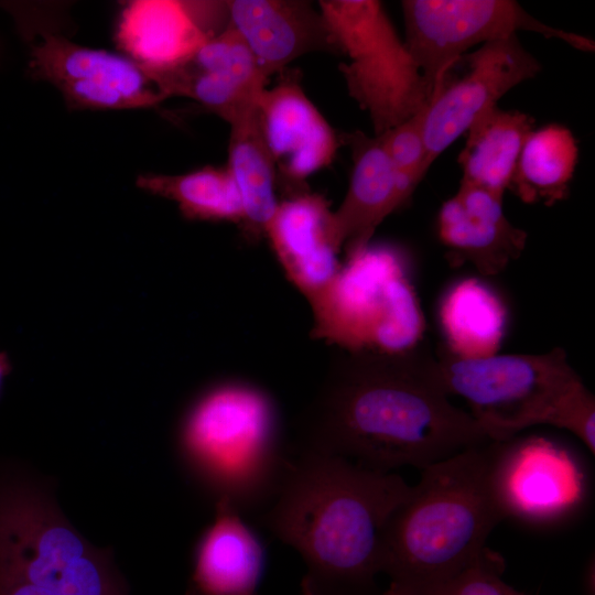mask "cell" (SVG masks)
<instances>
[{
  "mask_svg": "<svg viewBox=\"0 0 595 595\" xmlns=\"http://www.w3.org/2000/svg\"><path fill=\"white\" fill-rule=\"evenodd\" d=\"M448 396L423 342L397 354L344 351L311 404L302 447L392 473L490 441Z\"/></svg>",
  "mask_w": 595,
  "mask_h": 595,
  "instance_id": "cell-1",
  "label": "cell"
},
{
  "mask_svg": "<svg viewBox=\"0 0 595 595\" xmlns=\"http://www.w3.org/2000/svg\"><path fill=\"white\" fill-rule=\"evenodd\" d=\"M412 486L346 458L302 447L263 508L267 528L301 555V595H380V543Z\"/></svg>",
  "mask_w": 595,
  "mask_h": 595,
  "instance_id": "cell-2",
  "label": "cell"
},
{
  "mask_svg": "<svg viewBox=\"0 0 595 595\" xmlns=\"http://www.w3.org/2000/svg\"><path fill=\"white\" fill-rule=\"evenodd\" d=\"M494 441L421 469L410 495L381 536V573L398 595H444L489 552L486 541L505 520L490 485Z\"/></svg>",
  "mask_w": 595,
  "mask_h": 595,
  "instance_id": "cell-3",
  "label": "cell"
},
{
  "mask_svg": "<svg viewBox=\"0 0 595 595\" xmlns=\"http://www.w3.org/2000/svg\"><path fill=\"white\" fill-rule=\"evenodd\" d=\"M176 451L202 490L240 512L267 506L290 458L277 403L244 380L217 382L192 401L178 424Z\"/></svg>",
  "mask_w": 595,
  "mask_h": 595,
  "instance_id": "cell-4",
  "label": "cell"
},
{
  "mask_svg": "<svg viewBox=\"0 0 595 595\" xmlns=\"http://www.w3.org/2000/svg\"><path fill=\"white\" fill-rule=\"evenodd\" d=\"M436 359L447 393L467 401L490 441L550 424L573 433L594 454L595 399L564 349L463 359L441 345Z\"/></svg>",
  "mask_w": 595,
  "mask_h": 595,
  "instance_id": "cell-5",
  "label": "cell"
},
{
  "mask_svg": "<svg viewBox=\"0 0 595 595\" xmlns=\"http://www.w3.org/2000/svg\"><path fill=\"white\" fill-rule=\"evenodd\" d=\"M0 574L48 595H129L110 549L89 543L48 484L12 462L0 464Z\"/></svg>",
  "mask_w": 595,
  "mask_h": 595,
  "instance_id": "cell-6",
  "label": "cell"
},
{
  "mask_svg": "<svg viewBox=\"0 0 595 595\" xmlns=\"http://www.w3.org/2000/svg\"><path fill=\"white\" fill-rule=\"evenodd\" d=\"M310 305L313 338L347 353L397 354L423 342L425 320L408 261L389 246L346 257Z\"/></svg>",
  "mask_w": 595,
  "mask_h": 595,
  "instance_id": "cell-7",
  "label": "cell"
},
{
  "mask_svg": "<svg viewBox=\"0 0 595 595\" xmlns=\"http://www.w3.org/2000/svg\"><path fill=\"white\" fill-rule=\"evenodd\" d=\"M347 56L340 72L350 97L367 111L375 136L419 112L430 100L426 82L377 0H321L317 4Z\"/></svg>",
  "mask_w": 595,
  "mask_h": 595,
  "instance_id": "cell-8",
  "label": "cell"
},
{
  "mask_svg": "<svg viewBox=\"0 0 595 595\" xmlns=\"http://www.w3.org/2000/svg\"><path fill=\"white\" fill-rule=\"evenodd\" d=\"M401 7L404 43L430 95L468 50L517 35L518 31L534 32L576 50L594 52L593 40L544 24L511 0H405Z\"/></svg>",
  "mask_w": 595,
  "mask_h": 595,
  "instance_id": "cell-9",
  "label": "cell"
},
{
  "mask_svg": "<svg viewBox=\"0 0 595 595\" xmlns=\"http://www.w3.org/2000/svg\"><path fill=\"white\" fill-rule=\"evenodd\" d=\"M459 75L450 69L434 88L423 110L425 167L486 111L517 85L541 71L540 62L517 35L488 42L457 61Z\"/></svg>",
  "mask_w": 595,
  "mask_h": 595,
  "instance_id": "cell-10",
  "label": "cell"
},
{
  "mask_svg": "<svg viewBox=\"0 0 595 595\" xmlns=\"http://www.w3.org/2000/svg\"><path fill=\"white\" fill-rule=\"evenodd\" d=\"M490 485L505 519L534 524L570 517L586 495L585 476L575 457L542 436L494 442Z\"/></svg>",
  "mask_w": 595,
  "mask_h": 595,
  "instance_id": "cell-11",
  "label": "cell"
},
{
  "mask_svg": "<svg viewBox=\"0 0 595 595\" xmlns=\"http://www.w3.org/2000/svg\"><path fill=\"white\" fill-rule=\"evenodd\" d=\"M229 25L227 1L138 0L120 12L116 41L149 72L174 68Z\"/></svg>",
  "mask_w": 595,
  "mask_h": 595,
  "instance_id": "cell-12",
  "label": "cell"
},
{
  "mask_svg": "<svg viewBox=\"0 0 595 595\" xmlns=\"http://www.w3.org/2000/svg\"><path fill=\"white\" fill-rule=\"evenodd\" d=\"M261 132L275 171L294 187L329 165L337 152V137L304 93L296 73L285 71L257 100Z\"/></svg>",
  "mask_w": 595,
  "mask_h": 595,
  "instance_id": "cell-13",
  "label": "cell"
},
{
  "mask_svg": "<svg viewBox=\"0 0 595 595\" xmlns=\"http://www.w3.org/2000/svg\"><path fill=\"white\" fill-rule=\"evenodd\" d=\"M266 237L286 278L309 303L329 285L342 267L333 210L320 194L299 191L280 201Z\"/></svg>",
  "mask_w": 595,
  "mask_h": 595,
  "instance_id": "cell-14",
  "label": "cell"
},
{
  "mask_svg": "<svg viewBox=\"0 0 595 595\" xmlns=\"http://www.w3.org/2000/svg\"><path fill=\"white\" fill-rule=\"evenodd\" d=\"M436 226L448 263H470L483 275L502 272L520 257L528 238L507 218L501 196L463 184L442 204Z\"/></svg>",
  "mask_w": 595,
  "mask_h": 595,
  "instance_id": "cell-15",
  "label": "cell"
},
{
  "mask_svg": "<svg viewBox=\"0 0 595 595\" xmlns=\"http://www.w3.org/2000/svg\"><path fill=\"white\" fill-rule=\"evenodd\" d=\"M229 23L240 34L263 75L285 71L303 55L338 54L321 10L302 0H229Z\"/></svg>",
  "mask_w": 595,
  "mask_h": 595,
  "instance_id": "cell-16",
  "label": "cell"
},
{
  "mask_svg": "<svg viewBox=\"0 0 595 595\" xmlns=\"http://www.w3.org/2000/svg\"><path fill=\"white\" fill-rule=\"evenodd\" d=\"M353 167L346 195L333 210L336 239L346 257L364 250L378 226L411 196L403 188L380 136H345Z\"/></svg>",
  "mask_w": 595,
  "mask_h": 595,
  "instance_id": "cell-17",
  "label": "cell"
},
{
  "mask_svg": "<svg viewBox=\"0 0 595 595\" xmlns=\"http://www.w3.org/2000/svg\"><path fill=\"white\" fill-rule=\"evenodd\" d=\"M264 565L259 537L230 501L219 499L195 545L187 595H259Z\"/></svg>",
  "mask_w": 595,
  "mask_h": 595,
  "instance_id": "cell-18",
  "label": "cell"
},
{
  "mask_svg": "<svg viewBox=\"0 0 595 595\" xmlns=\"http://www.w3.org/2000/svg\"><path fill=\"white\" fill-rule=\"evenodd\" d=\"M30 57L31 75L51 84L68 79L107 84L140 100L145 108L166 99L149 72L125 54L82 46L44 32L41 41L32 45Z\"/></svg>",
  "mask_w": 595,
  "mask_h": 595,
  "instance_id": "cell-19",
  "label": "cell"
},
{
  "mask_svg": "<svg viewBox=\"0 0 595 595\" xmlns=\"http://www.w3.org/2000/svg\"><path fill=\"white\" fill-rule=\"evenodd\" d=\"M534 119L519 110L497 106L482 115L464 133L458 154L461 183L504 197Z\"/></svg>",
  "mask_w": 595,
  "mask_h": 595,
  "instance_id": "cell-20",
  "label": "cell"
},
{
  "mask_svg": "<svg viewBox=\"0 0 595 595\" xmlns=\"http://www.w3.org/2000/svg\"><path fill=\"white\" fill-rule=\"evenodd\" d=\"M228 161L241 206V229L250 240L266 237L275 213L277 171L260 129L257 104L229 123Z\"/></svg>",
  "mask_w": 595,
  "mask_h": 595,
  "instance_id": "cell-21",
  "label": "cell"
},
{
  "mask_svg": "<svg viewBox=\"0 0 595 595\" xmlns=\"http://www.w3.org/2000/svg\"><path fill=\"white\" fill-rule=\"evenodd\" d=\"M440 325L442 344L463 359L486 358L498 354L506 325L507 310L501 299L476 278L452 285L442 298Z\"/></svg>",
  "mask_w": 595,
  "mask_h": 595,
  "instance_id": "cell-22",
  "label": "cell"
},
{
  "mask_svg": "<svg viewBox=\"0 0 595 595\" xmlns=\"http://www.w3.org/2000/svg\"><path fill=\"white\" fill-rule=\"evenodd\" d=\"M578 158L572 131L559 123L534 128L526 138L508 190L527 204L566 198Z\"/></svg>",
  "mask_w": 595,
  "mask_h": 595,
  "instance_id": "cell-23",
  "label": "cell"
},
{
  "mask_svg": "<svg viewBox=\"0 0 595 595\" xmlns=\"http://www.w3.org/2000/svg\"><path fill=\"white\" fill-rule=\"evenodd\" d=\"M137 186L175 202L192 220L229 221L241 225L242 206L227 166H204L183 174H141Z\"/></svg>",
  "mask_w": 595,
  "mask_h": 595,
  "instance_id": "cell-24",
  "label": "cell"
},
{
  "mask_svg": "<svg viewBox=\"0 0 595 595\" xmlns=\"http://www.w3.org/2000/svg\"><path fill=\"white\" fill-rule=\"evenodd\" d=\"M181 65L192 69L219 73L229 76L246 89L260 94L269 79L240 36L230 25L209 39Z\"/></svg>",
  "mask_w": 595,
  "mask_h": 595,
  "instance_id": "cell-25",
  "label": "cell"
},
{
  "mask_svg": "<svg viewBox=\"0 0 595 595\" xmlns=\"http://www.w3.org/2000/svg\"><path fill=\"white\" fill-rule=\"evenodd\" d=\"M424 107L414 116L380 134L400 182L410 196L428 172L422 130Z\"/></svg>",
  "mask_w": 595,
  "mask_h": 595,
  "instance_id": "cell-26",
  "label": "cell"
},
{
  "mask_svg": "<svg viewBox=\"0 0 595 595\" xmlns=\"http://www.w3.org/2000/svg\"><path fill=\"white\" fill-rule=\"evenodd\" d=\"M53 85L62 93L71 108L93 110L145 108L140 100L107 84L87 79H68Z\"/></svg>",
  "mask_w": 595,
  "mask_h": 595,
  "instance_id": "cell-27",
  "label": "cell"
},
{
  "mask_svg": "<svg viewBox=\"0 0 595 595\" xmlns=\"http://www.w3.org/2000/svg\"><path fill=\"white\" fill-rule=\"evenodd\" d=\"M505 562L490 551L459 576L444 595H526L501 580Z\"/></svg>",
  "mask_w": 595,
  "mask_h": 595,
  "instance_id": "cell-28",
  "label": "cell"
},
{
  "mask_svg": "<svg viewBox=\"0 0 595 595\" xmlns=\"http://www.w3.org/2000/svg\"><path fill=\"white\" fill-rule=\"evenodd\" d=\"M0 595H48L39 587L21 580H0Z\"/></svg>",
  "mask_w": 595,
  "mask_h": 595,
  "instance_id": "cell-29",
  "label": "cell"
},
{
  "mask_svg": "<svg viewBox=\"0 0 595 595\" xmlns=\"http://www.w3.org/2000/svg\"><path fill=\"white\" fill-rule=\"evenodd\" d=\"M11 364L6 353L0 351V388L3 378L10 372Z\"/></svg>",
  "mask_w": 595,
  "mask_h": 595,
  "instance_id": "cell-30",
  "label": "cell"
},
{
  "mask_svg": "<svg viewBox=\"0 0 595 595\" xmlns=\"http://www.w3.org/2000/svg\"><path fill=\"white\" fill-rule=\"evenodd\" d=\"M380 595H398V594L391 587H388V589L380 593Z\"/></svg>",
  "mask_w": 595,
  "mask_h": 595,
  "instance_id": "cell-31",
  "label": "cell"
}]
</instances>
